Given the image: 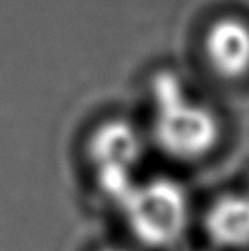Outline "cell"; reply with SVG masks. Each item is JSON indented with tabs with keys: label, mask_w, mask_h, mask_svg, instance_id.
Masks as SVG:
<instances>
[{
	"label": "cell",
	"mask_w": 249,
	"mask_h": 251,
	"mask_svg": "<svg viewBox=\"0 0 249 251\" xmlns=\"http://www.w3.org/2000/svg\"><path fill=\"white\" fill-rule=\"evenodd\" d=\"M119 207L132 237L149 250L178 246L191 222V202L185 187L161 176L136 183Z\"/></svg>",
	"instance_id": "obj_2"
},
{
	"label": "cell",
	"mask_w": 249,
	"mask_h": 251,
	"mask_svg": "<svg viewBox=\"0 0 249 251\" xmlns=\"http://www.w3.org/2000/svg\"><path fill=\"white\" fill-rule=\"evenodd\" d=\"M90 158L99 169H126L138 163L143 152V140L138 128L123 119H112L101 126L90 138Z\"/></svg>",
	"instance_id": "obj_5"
},
{
	"label": "cell",
	"mask_w": 249,
	"mask_h": 251,
	"mask_svg": "<svg viewBox=\"0 0 249 251\" xmlns=\"http://www.w3.org/2000/svg\"><path fill=\"white\" fill-rule=\"evenodd\" d=\"M205 57L216 75L240 79L249 74V24L236 17H222L205 35Z\"/></svg>",
	"instance_id": "obj_3"
},
{
	"label": "cell",
	"mask_w": 249,
	"mask_h": 251,
	"mask_svg": "<svg viewBox=\"0 0 249 251\" xmlns=\"http://www.w3.org/2000/svg\"><path fill=\"white\" fill-rule=\"evenodd\" d=\"M99 251H132V250H126V248H118V246H110V248H103V250Z\"/></svg>",
	"instance_id": "obj_6"
},
{
	"label": "cell",
	"mask_w": 249,
	"mask_h": 251,
	"mask_svg": "<svg viewBox=\"0 0 249 251\" xmlns=\"http://www.w3.org/2000/svg\"><path fill=\"white\" fill-rule=\"evenodd\" d=\"M203 231L218 250L249 248V193H224L203 213Z\"/></svg>",
	"instance_id": "obj_4"
},
{
	"label": "cell",
	"mask_w": 249,
	"mask_h": 251,
	"mask_svg": "<svg viewBox=\"0 0 249 251\" xmlns=\"http://www.w3.org/2000/svg\"><path fill=\"white\" fill-rule=\"evenodd\" d=\"M154 140L178 161L207 158L222 140V123L209 106L193 99L178 74L159 72L152 79Z\"/></svg>",
	"instance_id": "obj_1"
}]
</instances>
